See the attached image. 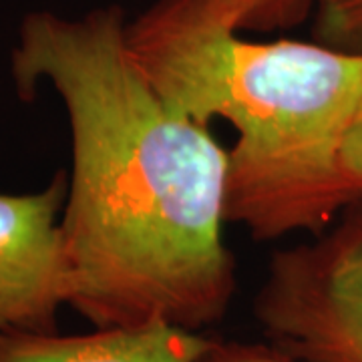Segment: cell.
<instances>
[{
  "mask_svg": "<svg viewBox=\"0 0 362 362\" xmlns=\"http://www.w3.org/2000/svg\"><path fill=\"white\" fill-rule=\"evenodd\" d=\"M121 6L21 21L11 77L65 107L73 169L61 233L71 302L95 328L168 322L202 330L230 308L235 264L221 240L228 151L153 87Z\"/></svg>",
  "mask_w": 362,
  "mask_h": 362,
  "instance_id": "6da1fadb",
  "label": "cell"
},
{
  "mask_svg": "<svg viewBox=\"0 0 362 362\" xmlns=\"http://www.w3.org/2000/svg\"><path fill=\"white\" fill-rule=\"evenodd\" d=\"M127 40L168 101L199 125L223 119L235 129L226 218L254 240L320 235L362 199L342 161L362 103V52L242 39L214 0H157L127 25Z\"/></svg>",
  "mask_w": 362,
  "mask_h": 362,
  "instance_id": "7a4b0ae2",
  "label": "cell"
},
{
  "mask_svg": "<svg viewBox=\"0 0 362 362\" xmlns=\"http://www.w3.org/2000/svg\"><path fill=\"white\" fill-rule=\"evenodd\" d=\"M256 318L302 361L362 362V199L314 242L272 256Z\"/></svg>",
  "mask_w": 362,
  "mask_h": 362,
  "instance_id": "3957f363",
  "label": "cell"
},
{
  "mask_svg": "<svg viewBox=\"0 0 362 362\" xmlns=\"http://www.w3.org/2000/svg\"><path fill=\"white\" fill-rule=\"evenodd\" d=\"M63 173L39 192L0 194V334L51 332L71 302Z\"/></svg>",
  "mask_w": 362,
  "mask_h": 362,
  "instance_id": "277c9868",
  "label": "cell"
},
{
  "mask_svg": "<svg viewBox=\"0 0 362 362\" xmlns=\"http://www.w3.org/2000/svg\"><path fill=\"white\" fill-rule=\"evenodd\" d=\"M214 338L168 322L0 334V362H195Z\"/></svg>",
  "mask_w": 362,
  "mask_h": 362,
  "instance_id": "5b68a950",
  "label": "cell"
},
{
  "mask_svg": "<svg viewBox=\"0 0 362 362\" xmlns=\"http://www.w3.org/2000/svg\"><path fill=\"white\" fill-rule=\"evenodd\" d=\"M233 26L256 33L290 28L308 18L316 0H214Z\"/></svg>",
  "mask_w": 362,
  "mask_h": 362,
  "instance_id": "8992f818",
  "label": "cell"
},
{
  "mask_svg": "<svg viewBox=\"0 0 362 362\" xmlns=\"http://www.w3.org/2000/svg\"><path fill=\"white\" fill-rule=\"evenodd\" d=\"M312 13L318 42L362 52V0H316Z\"/></svg>",
  "mask_w": 362,
  "mask_h": 362,
  "instance_id": "52a82bcc",
  "label": "cell"
},
{
  "mask_svg": "<svg viewBox=\"0 0 362 362\" xmlns=\"http://www.w3.org/2000/svg\"><path fill=\"white\" fill-rule=\"evenodd\" d=\"M195 362H306L292 352L268 342H220L211 340Z\"/></svg>",
  "mask_w": 362,
  "mask_h": 362,
  "instance_id": "ba28073f",
  "label": "cell"
},
{
  "mask_svg": "<svg viewBox=\"0 0 362 362\" xmlns=\"http://www.w3.org/2000/svg\"><path fill=\"white\" fill-rule=\"evenodd\" d=\"M342 161H344V168L350 173V177L362 185V103L352 121L349 135H346Z\"/></svg>",
  "mask_w": 362,
  "mask_h": 362,
  "instance_id": "9c48e42d",
  "label": "cell"
}]
</instances>
